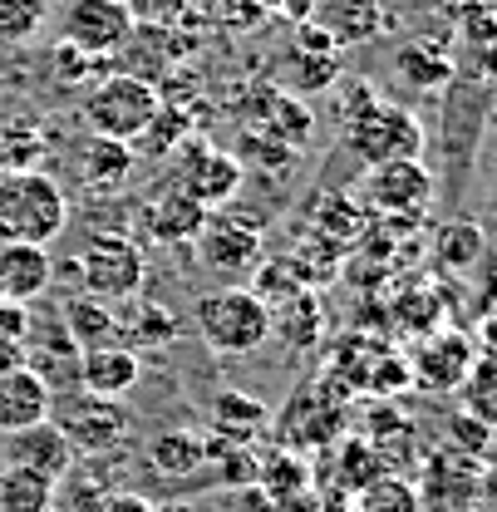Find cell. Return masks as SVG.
<instances>
[{
  "label": "cell",
  "instance_id": "25",
  "mask_svg": "<svg viewBox=\"0 0 497 512\" xmlns=\"http://www.w3.org/2000/svg\"><path fill=\"white\" fill-rule=\"evenodd\" d=\"M55 498L60 488L50 478L0 463V512H55Z\"/></svg>",
  "mask_w": 497,
  "mask_h": 512
},
{
  "label": "cell",
  "instance_id": "15",
  "mask_svg": "<svg viewBox=\"0 0 497 512\" xmlns=\"http://www.w3.org/2000/svg\"><path fill=\"white\" fill-rule=\"evenodd\" d=\"M340 399L320 384V389H296V399L281 414V444L291 448H320L340 434Z\"/></svg>",
  "mask_w": 497,
  "mask_h": 512
},
{
  "label": "cell",
  "instance_id": "1",
  "mask_svg": "<svg viewBox=\"0 0 497 512\" xmlns=\"http://www.w3.org/2000/svg\"><path fill=\"white\" fill-rule=\"evenodd\" d=\"M69 222V197L60 178L40 168L0 173V242H40L50 247Z\"/></svg>",
  "mask_w": 497,
  "mask_h": 512
},
{
  "label": "cell",
  "instance_id": "35",
  "mask_svg": "<svg viewBox=\"0 0 497 512\" xmlns=\"http://www.w3.org/2000/svg\"><path fill=\"white\" fill-rule=\"evenodd\" d=\"M251 5H256L261 15H266V10H286V15H296V20L311 15V0H251Z\"/></svg>",
  "mask_w": 497,
  "mask_h": 512
},
{
  "label": "cell",
  "instance_id": "16",
  "mask_svg": "<svg viewBox=\"0 0 497 512\" xmlns=\"http://www.w3.org/2000/svg\"><path fill=\"white\" fill-rule=\"evenodd\" d=\"M55 281V256L40 242H0V296L30 306Z\"/></svg>",
  "mask_w": 497,
  "mask_h": 512
},
{
  "label": "cell",
  "instance_id": "6",
  "mask_svg": "<svg viewBox=\"0 0 497 512\" xmlns=\"http://www.w3.org/2000/svg\"><path fill=\"white\" fill-rule=\"evenodd\" d=\"M50 419L74 444V453H114L128 439V429H133V414H128L124 399H104V394H89V389L55 394Z\"/></svg>",
  "mask_w": 497,
  "mask_h": 512
},
{
  "label": "cell",
  "instance_id": "12",
  "mask_svg": "<svg viewBox=\"0 0 497 512\" xmlns=\"http://www.w3.org/2000/svg\"><path fill=\"white\" fill-rule=\"evenodd\" d=\"M286 74L296 89H330L340 79V45L315 20H296V35L286 45Z\"/></svg>",
  "mask_w": 497,
  "mask_h": 512
},
{
  "label": "cell",
  "instance_id": "22",
  "mask_svg": "<svg viewBox=\"0 0 497 512\" xmlns=\"http://www.w3.org/2000/svg\"><path fill=\"white\" fill-rule=\"evenodd\" d=\"M271 335H281L291 350H311V345H320V335H325V311H320V296H315L311 286H301L296 296H286V301L271 306Z\"/></svg>",
  "mask_w": 497,
  "mask_h": 512
},
{
  "label": "cell",
  "instance_id": "38",
  "mask_svg": "<svg viewBox=\"0 0 497 512\" xmlns=\"http://www.w3.org/2000/svg\"><path fill=\"white\" fill-rule=\"evenodd\" d=\"M448 5H468V0H448Z\"/></svg>",
  "mask_w": 497,
  "mask_h": 512
},
{
  "label": "cell",
  "instance_id": "14",
  "mask_svg": "<svg viewBox=\"0 0 497 512\" xmlns=\"http://www.w3.org/2000/svg\"><path fill=\"white\" fill-rule=\"evenodd\" d=\"M340 50L345 45H370L384 35V25H389V10H384V0H311V15Z\"/></svg>",
  "mask_w": 497,
  "mask_h": 512
},
{
  "label": "cell",
  "instance_id": "29",
  "mask_svg": "<svg viewBox=\"0 0 497 512\" xmlns=\"http://www.w3.org/2000/svg\"><path fill=\"white\" fill-rule=\"evenodd\" d=\"M237 158H247L251 168H261V173H286L291 163H296V148L291 143H281V138H271L266 128H251L247 138H242V153ZM242 163V168H247Z\"/></svg>",
  "mask_w": 497,
  "mask_h": 512
},
{
  "label": "cell",
  "instance_id": "17",
  "mask_svg": "<svg viewBox=\"0 0 497 512\" xmlns=\"http://www.w3.org/2000/svg\"><path fill=\"white\" fill-rule=\"evenodd\" d=\"M55 409V389L50 380H40L30 365H15L10 375H0V439L20 434L30 424H45Z\"/></svg>",
  "mask_w": 497,
  "mask_h": 512
},
{
  "label": "cell",
  "instance_id": "11",
  "mask_svg": "<svg viewBox=\"0 0 497 512\" xmlns=\"http://www.w3.org/2000/svg\"><path fill=\"white\" fill-rule=\"evenodd\" d=\"M74 458H79V453H74V444L55 429V419L30 424V429H20V434H5V444H0V463H5V468H25V473H40V478H50V483H60L64 473L74 468Z\"/></svg>",
  "mask_w": 497,
  "mask_h": 512
},
{
  "label": "cell",
  "instance_id": "32",
  "mask_svg": "<svg viewBox=\"0 0 497 512\" xmlns=\"http://www.w3.org/2000/svg\"><path fill=\"white\" fill-rule=\"evenodd\" d=\"M187 138H192V133H187L183 109H158V114H153V124L143 128V138H138V143H143L148 153H178Z\"/></svg>",
  "mask_w": 497,
  "mask_h": 512
},
{
  "label": "cell",
  "instance_id": "31",
  "mask_svg": "<svg viewBox=\"0 0 497 512\" xmlns=\"http://www.w3.org/2000/svg\"><path fill=\"white\" fill-rule=\"evenodd\" d=\"M360 512H419V493L399 478H374L360 493Z\"/></svg>",
  "mask_w": 497,
  "mask_h": 512
},
{
  "label": "cell",
  "instance_id": "4",
  "mask_svg": "<svg viewBox=\"0 0 497 512\" xmlns=\"http://www.w3.org/2000/svg\"><path fill=\"white\" fill-rule=\"evenodd\" d=\"M163 109V94L153 89V79H138L124 69H109L89 94H84V124L89 133H104V138H124L138 143L143 128L153 124V114Z\"/></svg>",
  "mask_w": 497,
  "mask_h": 512
},
{
  "label": "cell",
  "instance_id": "2",
  "mask_svg": "<svg viewBox=\"0 0 497 512\" xmlns=\"http://www.w3.org/2000/svg\"><path fill=\"white\" fill-rule=\"evenodd\" d=\"M192 325L202 335V345L212 355H256L271 340V306L251 291V286H222L197 296Z\"/></svg>",
  "mask_w": 497,
  "mask_h": 512
},
{
  "label": "cell",
  "instance_id": "8",
  "mask_svg": "<svg viewBox=\"0 0 497 512\" xmlns=\"http://www.w3.org/2000/svg\"><path fill=\"white\" fill-rule=\"evenodd\" d=\"M133 5L128 0H64L60 10V45L84 50L89 60L119 55L124 40L133 35Z\"/></svg>",
  "mask_w": 497,
  "mask_h": 512
},
{
  "label": "cell",
  "instance_id": "28",
  "mask_svg": "<svg viewBox=\"0 0 497 512\" xmlns=\"http://www.w3.org/2000/svg\"><path fill=\"white\" fill-rule=\"evenodd\" d=\"M50 0H0V45H25L45 30Z\"/></svg>",
  "mask_w": 497,
  "mask_h": 512
},
{
  "label": "cell",
  "instance_id": "33",
  "mask_svg": "<svg viewBox=\"0 0 497 512\" xmlns=\"http://www.w3.org/2000/svg\"><path fill=\"white\" fill-rule=\"evenodd\" d=\"M458 35L478 50V45H493L497 40V10L488 0H468V5H458Z\"/></svg>",
  "mask_w": 497,
  "mask_h": 512
},
{
  "label": "cell",
  "instance_id": "39",
  "mask_svg": "<svg viewBox=\"0 0 497 512\" xmlns=\"http://www.w3.org/2000/svg\"><path fill=\"white\" fill-rule=\"evenodd\" d=\"M60 512H64V508H60Z\"/></svg>",
  "mask_w": 497,
  "mask_h": 512
},
{
  "label": "cell",
  "instance_id": "27",
  "mask_svg": "<svg viewBox=\"0 0 497 512\" xmlns=\"http://www.w3.org/2000/svg\"><path fill=\"white\" fill-rule=\"evenodd\" d=\"M119 335H124V345L143 350V345L173 340V335H178V316H173V311H163L158 301H138V296H133V311H128V320L119 316Z\"/></svg>",
  "mask_w": 497,
  "mask_h": 512
},
{
  "label": "cell",
  "instance_id": "20",
  "mask_svg": "<svg viewBox=\"0 0 497 512\" xmlns=\"http://www.w3.org/2000/svg\"><path fill=\"white\" fill-rule=\"evenodd\" d=\"M133 168H138V153H133V143H124V138L89 133L79 143V178H84L89 192H119L133 178Z\"/></svg>",
  "mask_w": 497,
  "mask_h": 512
},
{
  "label": "cell",
  "instance_id": "5",
  "mask_svg": "<svg viewBox=\"0 0 497 512\" xmlns=\"http://www.w3.org/2000/svg\"><path fill=\"white\" fill-rule=\"evenodd\" d=\"M74 276L89 296L99 301H133L143 291V276H148V256L143 247L124 237V232H94L84 242V252L74 256Z\"/></svg>",
  "mask_w": 497,
  "mask_h": 512
},
{
  "label": "cell",
  "instance_id": "26",
  "mask_svg": "<svg viewBox=\"0 0 497 512\" xmlns=\"http://www.w3.org/2000/svg\"><path fill=\"white\" fill-rule=\"evenodd\" d=\"M266 404L261 399H251L242 389H222L217 399H212V424H217V434H232V439H256L261 429H266Z\"/></svg>",
  "mask_w": 497,
  "mask_h": 512
},
{
  "label": "cell",
  "instance_id": "21",
  "mask_svg": "<svg viewBox=\"0 0 497 512\" xmlns=\"http://www.w3.org/2000/svg\"><path fill=\"white\" fill-rule=\"evenodd\" d=\"M60 325H64V335L74 340V350H99V345H119V340H124V335H119L114 301H99V296H89V291H79V296L64 301Z\"/></svg>",
  "mask_w": 497,
  "mask_h": 512
},
{
  "label": "cell",
  "instance_id": "19",
  "mask_svg": "<svg viewBox=\"0 0 497 512\" xmlns=\"http://www.w3.org/2000/svg\"><path fill=\"white\" fill-rule=\"evenodd\" d=\"M148 468L158 478H168V483H187V478L207 473V434L187 429V424L153 434L148 439Z\"/></svg>",
  "mask_w": 497,
  "mask_h": 512
},
{
  "label": "cell",
  "instance_id": "9",
  "mask_svg": "<svg viewBox=\"0 0 497 512\" xmlns=\"http://www.w3.org/2000/svg\"><path fill=\"white\" fill-rule=\"evenodd\" d=\"M434 202V173L419 158H394L365 173V207L384 217H419Z\"/></svg>",
  "mask_w": 497,
  "mask_h": 512
},
{
  "label": "cell",
  "instance_id": "30",
  "mask_svg": "<svg viewBox=\"0 0 497 512\" xmlns=\"http://www.w3.org/2000/svg\"><path fill=\"white\" fill-rule=\"evenodd\" d=\"M438 256H443V266H448V271L473 266V261L483 256V232H478L473 222H453V227H443V237H438Z\"/></svg>",
  "mask_w": 497,
  "mask_h": 512
},
{
  "label": "cell",
  "instance_id": "7",
  "mask_svg": "<svg viewBox=\"0 0 497 512\" xmlns=\"http://www.w3.org/2000/svg\"><path fill=\"white\" fill-rule=\"evenodd\" d=\"M247 183V168L237 153L212 148L207 138H187L183 148L173 153V188H183L187 197H197L207 212L232 207V197Z\"/></svg>",
  "mask_w": 497,
  "mask_h": 512
},
{
  "label": "cell",
  "instance_id": "3",
  "mask_svg": "<svg viewBox=\"0 0 497 512\" xmlns=\"http://www.w3.org/2000/svg\"><path fill=\"white\" fill-rule=\"evenodd\" d=\"M340 138H345V148H350L365 168L394 163V158H419V153H424V124H419L409 109L384 104L379 94L365 99L355 114L340 119Z\"/></svg>",
  "mask_w": 497,
  "mask_h": 512
},
{
  "label": "cell",
  "instance_id": "13",
  "mask_svg": "<svg viewBox=\"0 0 497 512\" xmlns=\"http://www.w3.org/2000/svg\"><path fill=\"white\" fill-rule=\"evenodd\" d=\"M143 380V350L133 345H99V350H79V389L104 394V399H124Z\"/></svg>",
  "mask_w": 497,
  "mask_h": 512
},
{
  "label": "cell",
  "instance_id": "24",
  "mask_svg": "<svg viewBox=\"0 0 497 512\" xmlns=\"http://www.w3.org/2000/svg\"><path fill=\"white\" fill-rule=\"evenodd\" d=\"M394 69L404 74V84L414 89H443L453 79V55L443 40H409L399 55H394Z\"/></svg>",
  "mask_w": 497,
  "mask_h": 512
},
{
  "label": "cell",
  "instance_id": "23",
  "mask_svg": "<svg viewBox=\"0 0 497 512\" xmlns=\"http://www.w3.org/2000/svg\"><path fill=\"white\" fill-rule=\"evenodd\" d=\"M468 365H473V355H468V340H458V335H438L424 355H414V370H409V380H419L424 389H453V384H463Z\"/></svg>",
  "mask_w": 497,
  "mask_h": 512
},
{
  "label": "cell",
  "instance_id": "18",
  "mask_svg": "<svg viewBox=\"0 0 497 512\" xmlns=\"http://www.w3.org/2000/svg\"><path fill=\"white\" fill-rule=\"evenodd\" d=\"M207 217H212V212H207L197 197H187L183 188H163L143 207V227H148V237L163 242V247H192V242L202 237Z\"/></svg>",
  "mask_w": 497,
  "mask_h": 512
},
{
  "label": "cell",
  "instance_id": "37",
  "mask_svg": "<svg viewBox=\"0 0 497 512\" xmlns=\"http://www.w3.org/2000/svg\"><path fill=\"white\" fill-rule=\"evenodd\" d=\"M15 365H25V345H15V340H0V375H10Z\"/></svg>",
  "mask_w": 497,
  "mask_h": 512
},
{
  "label": "cell",
  "instance_id": "34",
  "mask_svg": "<svg viewBox=\"0 0 497 512\" xmlns=\"http://www.w3.org/2000/svg\"><path fill=\"white\" fill-rule=\"evenodd\" d=\"M25 335H30V311H25L20 301H5V296H0V340L25 345Z\"/></svg>",
  "mask_w": 497,
  "mask_h": 512
},
{
  "label": "cell",
  "instance_id": "10",
  "mask_svg": "<svg viewBox=\"0 0 497 512\" xmlns=\"http://www.w3.org/2000/svg\"><path fill=\"white\" fill-rule=\"evenodd\" d=\"M192 247L217 276H251L261 266V227H251L237 212H217V217H207V227Z\"/></svg>",
  "mask_w": 497,
  "mask_h": 512
},
{
  "label": "cell",
  "instance_id": "36",
  "mask_svg": "<svg viewBox=\"0 0 497 512\" xmlns=\"http://www.w3.org/2000/svg\"><path fill=\"white\" fill-rule=\"evenodd\" d=\"M104 512H158V508L143 503V498H133V493H114V498L104 503Z\"/></svg>",
  "mask_w": 497,
  "mask_h": 512
}]
</instances>
